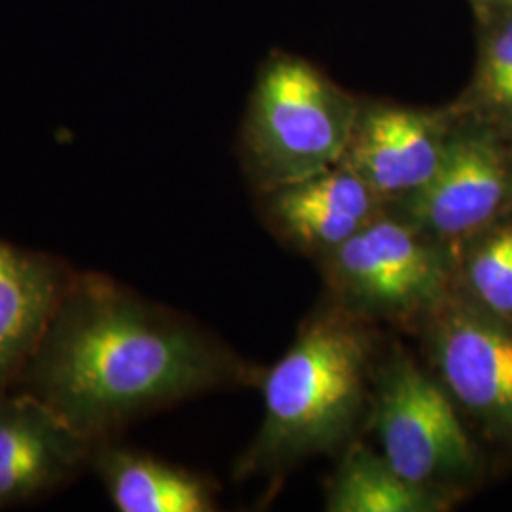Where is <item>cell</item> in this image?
I'll list each match as a JSON object with an SVG mask.
<instances>
[{"instance_id": "1", "label": "cell", "mask_w": 512, "mask_h": 512, "mask_svg": "<svg viewBox=\"0 0 512 512\" xmlns=\"http://www.w3.org/2000/svg\"><path fill=\"white\" fill-rule=\"evenodd\" d=\"M219 340L152 306L109 275H73L19 376L93 442L143 414L251 380Z\"/></svg>"}, {"instance_id": "2", "label": "cell", "mask_w": 512, "mask_h": 512, "mask_svg": "<svg viewBox=\"0 0 512 512\" xmlns=\"http://www.w3.org/2000/svg\"><path fill=\"white\" fill-rule=\"evenodd\" d=\"M374 336L338 302L315 313L264 376V420L236 476L270 475L330 454L351 437L370 404Z\"/></svg>"}, {"instance_id": "3", "label": "cell", "mask_w": 512, "mask_h": 512, "mask_svg": "<svg viewBox=\"0 0 512 512\" xmlns=\"http://www.w3.org/2000/svg\"><path fill=\"white\" fill-rule=\"evenodd\" d=\"M359 110L308 61L275 55L256 82L243 131L256 188L266 194L340 164Z\"/></svg>"}, {"instance_id": "4", "label": "cell", "mask_w": 512, "mask_h": 512, "mask_svg": "<svg viewBox=\"0 0 512 512\" xmlns=\"http://www.w3.org/2000/svg\"><path fill=\"white\" fill-rule=\"evenodd\" d=\"M321 262L334 302L366 321L420 325L458 287L456 251L387 209Z\"/></svg>"}, {"instance_id": "5", "label": "cell", "mask_w": 512, "mask_h": 512, "mask_svg": "<svg viewBox=\"0 0 512 512\" xmlns=\"http://www.w3.org/2000/svg\"><path fill=\"white\" fill-rule=\"evenodd\" d=\"M374 368L370 425L382 456L408 480L459 497L480 473V456L458 404L401 346Z\"/></svg>"}, {"instance_id": "6", "label": "cell", "mask_w": 512, "mask_h": 512, "mask_svg": "<svg viewBox=\"0 0 512 512\" xmlns=\"http://www.w3.org/2000/svg\"><path fill=\"white\" fill-rule=\"evenodd\" d=\"M418 327L452 401L490 437L512 444V323L458 285Z\"/></svg>"}, {"instance_id": "7", "label": "cell", "mask_w": 512, "mask_h": 512, "mask_svg": "<svg viewBox=\"0 0 512 512\" xmlns=\"http://www.w3.org/2000/svg\"><path fill=\"white\" fill-rule=\"evenodd\" d=\"M452 247L512 213V143L459 116L435 177L391 209Z\"/></svg>"}, {"instance_id": "8", "label": "cell", "mask_w": 512, "mask_h": 512, "mask_svg": "<svg viewBox=\"0 0 512 512\" xmlns=\"http://www.w3.org/2000/svg\"><path fill=\"white\" fill-rule=\"evenodd\" d=\"M458 122L454 107H361L340 164L348 165L385 209H391L418 194L435 177Z\"/></svg>"}, {"instance_id": "9", "label": "cell", "mask_w": 512, "mask_h": 512, "mask_svg": "<svg viewBox=\"0 0 512 512\" xmlns=\"http://www.w3.org/2000/svg\"><path fill=\"white\" fill-rule=\"evenodd\" d=\"M95 446L35 395H0V507L65 484L92 461Z\"/></svg>"}, {"instance_id": "10", "label": "cell", "mask_w": 512, "mask_h": 512, "mask_svg": "<svg viewBox=\"0 0 512 512\" xmlns=\"http://www.w3.org/2000/svg\"><path fill=\"white\" fill-rule=\"evenodd\" d=\"M262 196L264 217L275 234L317 258L344 245L385 211L370 186L344 164Z\"/></svg>"}, {"instance_id": "11", "label": "cell", "mask_w": 512, "mask_h": 512, "mask_svg": "<svg viewBox=\"0 0 512 512\" xmlns=\"http://www.w3.org/2000/svg\"><path fill=\"white\" fill-rule=\"evenodd\" d=\"M69 279L54 260L0 239V395L18 384Z\"/></svg>"}, {"instance_id": "12", "label": "cell", "mask_w": 512, "mask_h": 512, "mask_svg": "<svg viewBox=\"0 0 512 512\" xmlns=\"http://www.w3.org/2000/svg\"><path fill=\"white\" fill-rule=\"evenodd\" d=\"M93 467L120 512H213L211 486L164 461L137 452L105 446L93 450Z\"/></svg>"}, {"instance_id": "13", "label": "cell", "mask_w": 512, "mask_h": 512, "mask_svg": "<svg viewBox=\"0 0 512 512\" xmlns=\"http://www.w3.org/2000/svg\"><path fill=\"white\" fill-rule=\"evenodd\" d=\"M458 497L408 480L382 454L349 442L327 494L330 512H442Z\"/></svg>"}, {"instance_id": "14", "label": "cell", "mask_w": 512, "mask_h": 512, "mask_svg": "<svg viewBox=\"0 0 512 512\" xmlns=\"http://www.w3.org/2000/svg\"><path fill=\"white\" fill-rule=\"evenodd\" d=\"M454 109L512 143V4L484 16L475 74Z\"/></svg>"}, {"instance_id": "15", "label": "cell", "mask_w": 512, "mask_h": 512, "mask_svg": "<svg viewBox=\"0 0 512 512\" xmlns=\"http://www.w3.org/2000/svg\"><path fill=\"white\" fill-rule=\"evenodd\" d=\"M456 266L461 291L512 323V213L458 245Z\"/></svg>"}, {"instance_id": "16", "label": "cell", "mask_w": 512, "mask_h": 512, "mask_svg": "<svg viewBox=\"0 0 512 512\" xmlns=\"http://www.w3.org/2000/svg\"><path fill=\"white\" fill-rule=\"evenodd\" d=\"M473 2L476 4L478 12L482 14V18L488 16V14H492L495 10L507 8V6H511L512 4V0H473Z\"/></svg>"}]
</instances>
